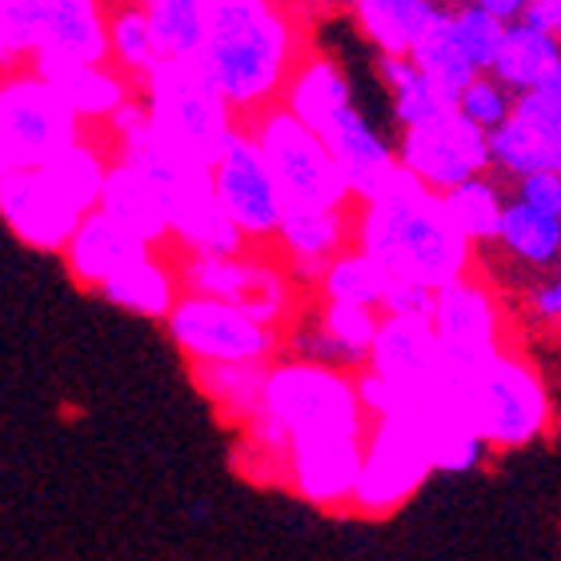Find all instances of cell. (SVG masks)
<instances>
[{"label":"cell","instance_id":"obj_1","mask_svg":"<svg viewBox=\"0 0 561 561\" xmlns=\"http://www.w3.org/2000/svg\"><path fill=\"white\" fill-rule=\"evenodd\" d=\"M357 245L369 249L389 277L442 289L449 280L466 277L473 241L457 229L445 193L417 181L401 164V173L386 188L365 197Z\"/></svg>","mask_w":561,"mask_h":561},{"label":"cell","instance_id":"obj_2","mask_svg":"<svg viewBox=\"0 0 561 561\" xmlns=\"http://www.w3.org/2000/svg\"><path fill=\"white\" fill-rule=\"evenodd\" d=\"M280 105L289 108L293 117H301L333 149L357 201L374 197L377 188H386L401 173L398 145L365 113L357 84L337 57L317 53V57L301 60L280 89Z\"/></svg>","mask_w":561,"mask_h":561},{"label":"cell","instance_id":"obj_3","mask_svg":"<svg viewBox=\"0 0 561 561\" xmlns=\"http://www.w3.org/2000/svg\"><path fill=\"white\" fill-rule=\"evenodd\" d=\"M108 125L117 129L121 161H129L161 201L169 237H176L188 253H237L245 245L241 229L213 193L209 164L185 157L152 129L145 101H129Z\"/></svg>","mask_w":561,"mask_h":561},{"label":"cell","instance_id":"obj_4","mask_svg":"<svg viewBox=\"0 0 561 561\" xmlns=\"http://www.w3.org/2000/svg\"><path fill=\"white\" fill-rule=\"evenodd\" d=\"M209 28L201 65L237 113H257L280 96L293 72L297 33L277 0H205Z\"/></svg>","mask_w":561,"mask_h":561},{"label":"cell","instance_id":"obj_5","mask_svg":"<svg viewBox=\"0 0 561 561\" xmlns=\"http://www.w3.org/2000/svg\"><path fill=\"white\" fill-rule=\"evenodd\" d=\"M105 176V157L89 140H77L45 164H12L0 173V221L24 245L65 253L81 217L101 205Z\"/></svg>","mask_w":561,"mask_h":561},{"label":"cell","instance_id":"obj_6","mask_svg":"<svg viewBox=\"0 0 561 561\" xmlns=\"http://www.w3.org/2000/svg\"><path fill=\"white\" fill-rule=\"evenodd\" d=\"M345 425H365L357 381L345 369L301 362V357L270 365L265 389H261V410L253 417V437L261 445L285 457V442L297 433L345 430Z\"/></svg>","mask_w":561,"mask_h":561},{"label":"cell","instance_id":"obj_7","mask_svg":"<svg viewBox=\"0 0 561 561\" xmlns=\"http://www.w3.org/2000/svg\"><path fill=\"white\" fill-rule=\"evenodd\" d=\"M149 125L173 149L193 161L209 164L237 129V108L225 101L205 65L197 57H161V65L140 77Z\"/></svg>","mask_w":561,"mask_h":561},{"label":"cell","instance_id":"obj_8","mask_svg":"<svg viewBox=\"0 0 561 561\" xmlns=\"http://www.w3.org/2000/svg\"><path fill=\"white\" fill-rule=\"evenodd\" d=\"M454 381L485 445H497V449L526 445L550 421V398H546L541 377L526 362L505 357L502 350L490 362H481L473 374H461Z\"/></svg>","mask_w":561,"mask_h":561},{"label":"cell","instance_id":"obj_9","mask_svg":"<svg viewBox=\"0 0 561 561\" xmlns=\"http://www.w3.org/2000/svg\"><path fill=\"white\" fill-rule=\"evenodd\" d=\"M253 137L277 176L285 209H345V201H353L350 176L333 149L285 105L261 113Z\"/></svg>","mask_w":561,"mask_h":561},{"label":"cell","instance_id":"obj_10","mask_svg":"<svg viewBox=\"0 0 561 561\" xmlns=\"http://www.w3.org/2000/svg\"><path fill=\"white\" fill-rule=\"evenodd\" d=\"M0 41L28 60H108L101 0H0Z\"/></svg>","mask_w":561,"mask_h":561},{"label":"cell","instance_id":"obj_11","mask_svg":"<svg viewBox=\"0 0 561 561\" xmlns=\"http://www.w3.org/2000/svg\"><path fill=\"white\" fill-rule=\"evenodd\" d=\"M169 337L197 365H261L277 350L270 321L241 309L237 301L188 289L169 309Z\"/></svg>","mask_w":561,"mask_h":561},{"label":"cell","instance_id":"obj_12","mask_svg":"<svg viewBox=\"0 0 561 561\" xmlns=\"http://www.w3.org/2000/svg\"><path fill=\"white\" fill-rule=\"evenodd\" d=\"M84 121L45 72L0 77V149L12 164H45L81 140Z\"/></svg>","mask_w":561,"mask_h":561},{"label":"cell","instance_id":"obj_13","mask_svg":"<svg viewBox=\"0 0 561 561\" xmlns=\"http://www.w3.org/2000/svg\"><path fill=\"white\" fill-rule=\"evenodd\" d=\"M433 473V454L425 430L413 413H389L365 433V457L357 473L353 505L365 514H389L410 502L421 481Z\"/></svg>","mask_w":561,"mask_h":561},{"label":"cell","instance_id":"obj_14","mask_svg":"<svg viewBox=\"0 0 561 561\" xmlns=\"http://www.w3.org/2000/svg\"><path fill=\"white\" fill-rule=\"evenodd\" d=\"M213 193L229 213V221L241 229L245 241H270L277 237L285 201H280L277 176H273L265 152H261L253 129L237 125L233 137L225 140V149L213 161Z\"/></svg>","mask_w":561,"mask_h":561},{"label":"cell","instance_id":"obj_15","mask_svg":"<svg viewBox=\"0 0 561 561\" xmlns=\"http://www.w3.org/2000/svg\"><path fill=\"white\" fill-rule=\"evenodd\" d=\"M398 157L417 181L445 193V188L461 185L469 176L490 169V133L473 125L457 105H449L437 117L421 121L401 129Z\"/></svg>","mask_w":561,"mask_h":561},{"label":"cell","instance_id":"obj_16","mask_svg":"<svg viewBox=\"0 0 561 561\" xmlns=\"http://www.w3.org/2000/svg\"><path fill=\"white\" fill-rule=\"evenodd\" d=\"M365 457V425L345 430H313L297 433L285 442V473L289 485L313 505H345L353 502L357 473Z\"/></svg>","mask_w":561,"mask_h":561},{"label":"cell","instance_id":"obj_17","mask_svg":"<svg viewBox=\"0 0 561 561\" xmlns=\"http://www.w3.org/2000/svg\"><path fill=\"white\" fill-rule=\"evenodd\" d=\"M369 369H377L386 381H393L405 393V413L421 398H430L433 389H442L445 377H449L430 317L401 313H381L374 350H369Z\"/></svg>","mask_w":561,"mask_h":561},{"label":"cell","instance_id":"obj_18","mask_svg":"<svg viewBox=\"0 0 561 561\" xmlns=\"http://www.w3.org/2000/svg\"><path fill=\"white\" fill-rule=\"evenodd\" d=\"M433 333L442 345L445 369L454 377L473 374L497 353V305L481 285L457 277L433 297Z\"/></svg>","mask_w":561,"mask_h":561},{"label":"cell","instance_id":"obj_19","mask_svg":"<svg viewBox=\"0 0 561 561\" xmlns=\"http://www.w3.org/2000/svg\"><path fill=\"white\" fill-rule=\"evenodd\" d=\"M185 280L188 289L237 301L270 325H277L289 309V277L270 261L241 257V249L237 253H193V261L185 265Z\"/></svg>","mask_w":561,"mask_h":561},{"label":"cell","instance_id":"obj_20","mask_svg":"<svg viewBox=\"0 0 561 561\" xmlns=\"http://www.w3.org/2000/svg\"><path fill=\"white\" fill-rule=\"evenodd\" d=\"M377 325H381V309L325 297V305H321L305 325L293 329L289 350H293V357H301V362L333 365V369L353 374V369L369 365Z\"/></svg>","mask_w":561,"mask_h":561},{"label":"cell","instance_id":"obj_21","mask_svg":"<svg viewBox=\"0 0 561 561\" xmlns=\"http://www.w3.org/2000/svg\"><path fill=\"white\" fill-rule=\"evenodd\" d=\"M149 241L140 233H133L129 225L117 221L108 209H89L81 217V225L72 229L69 245H65V261H69V270L77 280L84 285H101L105 277L121 270V265H129L133 257L140 253H149Z\"/></svg>","mask_w":561,"mask_h":561},{"label":"cell","instance_id":"obj_22","mask_svg":"<svg viewBox=\"0 0 561 561\" xmlns=\"http://www.w3.org/2000/svg\"><path fill=\"white\" fill-rule=\"evenodd\" d=\"M33 69L57 84L81 121H113L133 101L129 77L108 60H33Z\"/></svg>","mask_w":561,"mask_h":561},{"label":"cell","instance_id":"obj_23","mask_svg":"<svg viewBox=\"0 0 561 561\" xmlns=\"http://www.w3.org/2000/svg\"><path fill=\"white\" fill-rule=\"evenodd\" d=\"M277 245L293 277L321 280L329 261L345 249V209H285Z\"/></svg>","mask_w":561,"mask_h":561},{"label":"cell","instance_id":"obj_24","mask_svg":"<svg viewBox=\"0 0 561 561\" xmlns=\"http://www.w3.org/2000/svg\"><path fill=\"white\" fill-rule=\"evenodd\" d=\"M561 60V41L558 33L541 28V24L517 16V21L505 24L502 48H497V60H493V77H502L514 93H526L546 77Z\"/></svg>","mask_w":561,"mask_h":561},{"label":"cell","instance_id":"obj_25","mask_svg":"<svg viewBox=\"0 0 561 561\" xmlns=\"http://www.w3.org/2000/svg\"><path fill=\"white\" fill-rule=\"evenodd\" d=\"M437 12V0H353V21L377 53H410Z\"/></svg>","mask_w":561,"mask_h":561},{"label":"cell","instance_id":"obj_26","mask_svg":"<svg viewBox=\"0 0 561 561\" xmlns=\"http://www.w3.org/2000/svg\"><path fill=\"white\" fill-rule=\"evenodd\" d=\"M96 289L105 293L117 309H129L137 317H169V309L176 305V277L164 270V261H157L152 249L133 257L129 265H121Z\"/></svg>","mask_w":561,"mask_h":561},{"label":"cell","instance_id":"obj_27","mask_svg":"<svg viewBox=\"0 0 561 561\" xmlns=\"http://www.w3.org/2000/svg\"><path fill=\"white\" fill-rule=\"evenodd\" d=\"M101 209H108L117 221H125L149 245L169 237V221H164V209L161 201H157V193H152V185L129 161H121V157L117 164H108L105 188H101Z\"/></svg>","mask_w":561,"mask_h":561},{"label":"cell","instance_id":"obj_28","mask_svg":"<svg viewBox=\"0 0 561 561\" xmlns=\"http://www.w3.org/2000/svg\"><path fill=\"white\" fill-rule=\"evenodd\" d=\"M381 84L389 93V108H393V121L401 129L421 125V121L437 117L449 105H457L454 96L437 89V84L425 77V72L413 65L410 53H381Z\"/></svg>","mask_w":561,"mask_h":561},{"label":"cell","instance_id":"obj_29","mask_svg":"<svg viewBox=\"0 0 561 561\" xmlns=\"http://www.w3.org/2000/svg\"><path fill=\"white\" fill-rule=\"evenodd\" d=\"M410 57H413V65H417L437 89H445V93L454 96V101H457V93L478 77L473 60L466 57V48H461V41H457V33H454L449 9H442L433 16L430 28H425V33L417 36V45L410 48Z\"/></svg>","mask_w":561,"mask_h":561},{"label":"cell","instance_id":"obj_30","mask_svg":"<svg viewBox=\"0 0 561 561\" xmlns=\"http://www.w3.org/2000/svg\"><path fill=\"white\" fill-rule=\"evenodd\" d=\"M497 241L526 265H550L561 253V213L538 209L534 201L514 197L502 213Z\"/></svg>","mask_w":561,"mask_h":561},{"label":"cell","instance_id":"obj_31","mask_svg":"<svg viewBox=\"0 0 561 561\" xmlns=\"http://www.w3.org/2000/svg\"><path fill=\"white\" fill-rule=\"evenodd\" d=\"M389 270L369 253V249H341L337 257L329 261L325 273H321V293L333 297V301H357L369 305V309H381L389 293Z\"/></svg>","mask_w":561,"mask_h":561},{"label":"cell","instance_id":"obj_32","mask_svg":"<svg viewBox=\"0 0 561 561\" xmlns=\"http://www.w3.org/2000/svg\"><path fill=\"white\" fill-rule=\"evenodd\" d=\"M108 57L117 60L121 72L129 77H145L161 65V45H157V33H152V21L145 4H121L117 12H108Z\"/></svg>","mask_w":561,"mask_h":561},{"label":"cell","instance_id":"obj_33","mask_svg":"<svg viewBox=\"0 0 561 561\" xmlns=\"http://www.w3.org/2000/svg\"><path fill=\"white\" fill-rule=\"evenodd\" d=\"M445 205L454 213L457 229L478 245V241H497V229H502V213L505 201L497 193L493 181H485V173L469 176L461 185L445 188Z\"/></svg>","mask_w":561,"mask_h":561},{"label":"cell","instance_id":"obj_34","mask_svg":"<svg viewBox=\"0 0 561 561\" xmlns=\"http://www.w3.org/2000/svg\"><path fill=\"white\" fill-rule=\"evenodd\" d=\"M514 113L522 121H529V129L541 137L546 169L561 173V60L534 84V89L517 93Z\"/></svg>","mask_w":561,"mask_h":561},{"label":"cell","instance_id":"obj_35","mask_svg":"<svg viewBox=\"0 0 561 561\" xmlns=\"http://www.w3.org/2000/svg\"><path fill=\"white\" fill-rule=\"evenodd\" d=\"M270 365H201V381L209 389V398L225 405L229 413L241 417H257L261 389H265Z\"/></svg>","mask_w":561,"mask_h":561},{"label":"cell","instance_id":"obj_36","mask_svg":"<svg viewBox=\"0 0 561 561\" xmlns=\"http://www.w3.org/2000/svg\"><path fill=\"white\" fill-rule=\"evenodd\" d=\"M449 16H454V33H457V41H461V48H466V57L473 60V69L490 72L493 60H497V48H502L505 24L510 21H502L497 12L481 9V4H473V0L449 9Z\"/></svg>","mask_w":561,"mask_h":561},{"label":"cell","instance_id":"obj_37","mask_svg":"<svg viewBox=\"0 0 561 561\" xmlns=\"http://www.w3.org/2000/svg\"><path fill=\"white\" fill-rule=\"evenodd\" d=\"M514 105H517L514 89H510L502 77H493V72H478V77L457 93V108H461L473 125H481L485 133L497 129V125L514 113Z\"/></svg>","mask_w":561,"mask_h":561},{"label":"cell","instance_id":"obj_38","mask_svg":"<svg viewBox=\"0 0 561 561\" xmlns=\"http://www.w3.org/2000/svg\"><path fill=\"white\" fill-rule=\"evenodd\" d=\"M433 297L437 289L430 285H417V280H389V293L381 301V313H401V317H430L433 313Z\"/></svg>","mask_w":561,"mask_h":561},{"label":"cell","instance_id":"obj_39","mask_svg":"<svg viewBox=\"0 0 561 561\" xmlns=\"http://www.w3.org/2000/svg\"><path fill=\"white\" fill-rule=\"evenodd\" d=\"M517 181H522V185H517V197L534 201L538 209L561 213V173L538 169V173H526V176H517Z\"/></svg>","mask_w":561,"mask_h":561},{"label":"cell","instance_id":"obj_40","mask_svg":"<svg viewBox=\"0 0 561 561\" xmlns=\"http://www.w3.org/2000/svg\"><path fill=\"white\" fill-rule=\"evenodd\" d=\"M522 16L561 36V0H529L526 12H522Z\"/></svg>","mask_w":561,"mask_h":561},{"label":"cell","instance_id":"obj_41","mask_svg":"<svg viewBox=\"0 0 561 561\" xmlns=\"http://www.w3.org/2000/svg\"><path fill=\"white\" fill-rule=\"evenodd\" d=\"M538 309H541V317H550V321H561V277L538 293Z\"/></svg>","mask_w":561,"mask_h":561},{"label":"cell","instance_id":"obj_42","mask_svg":"<svg viewBox=\"0 0 561 561\" xmlns=\"http://www.w3.org/2000/svg\"><path fill=\"white\" fill-rule=\"evenodd\" d=\"M473 4H481V9H490V12H497L502 21H517L522 12H526V4L529 0H473Z\"/></svg>","mask_w":561,"mask_h":561},{"label":"cell","instance_id":"obj_43","mask_svg":"<svg viewBox=\"0 0 561 561\" xmlns=\"http://www.w3.org/2000/svg\"><path fill=\"white\" fill-rule=\"evenodd\" d=\"M9 60H12L9 45H4V41H0V77H4V72H9Z\"/></svg>","mask_w":561,"mask_h":561},{"label":"cell","instance_id":"obj_44","mask_svg":"<svg viewBox=\"0 0 561 561\" xmlns=\"http://www.w3.org/2000/svg\"><path fill=\"white\" fill-rule=\"evenodd\" d=\"M4 169H9V157H4V149H0V173H4Z\"/></svg>","mask_w":561,"mask_h":561},{"label":"cell","instance_id":"obj_45","mask_svg":"<svg viewBox=\"0 0 561 561\" xmlns=\"http://www.w3.org/2000/svg\"><path fill=\"white\" fill-rule=\"evenodd\" d=\"M313 4H317V0H313Z\"/></svg>","mask_w":561,"mask_h":561}]
</instances>
